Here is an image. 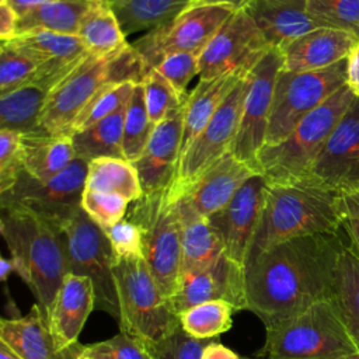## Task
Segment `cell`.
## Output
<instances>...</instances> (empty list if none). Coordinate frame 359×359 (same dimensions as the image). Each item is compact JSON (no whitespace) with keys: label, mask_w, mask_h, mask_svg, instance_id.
I'll return each instance as SVG.
<instances>
[{"label":"cell","mask_w":359,"mask_h":359,"mask_svg":"<svg viewBox=\"0 0 359 359\" xmlns=\"http://www.w3.org/2000/svg\"><path fill=\"white\" fill-rule=\"evenodd\" d=\"M338 233L289 238L250 258L245 264V310L269 328L331 299L344 244Z\"/></svg>","instance_id":"obj_1"},{"label":"cell","mask_w":359,"mask_h":359,"mask_svg":"<svg viewBox=\"0 0 359 359\" xmlns=\"http://www.w3.org/2000/svg\"><path fill=\"white\" fill-rule=\"evenodd\" d=\"M344 222L342 195L318 182L303 178L266 184L262 213L247 261L289 238L337 233L342 230Z\"/></svg>","instance_id":"obj_2"},{"label":"cell","mask_w":359,"mask_h":359,"mask_svg":"<svg viewBox=\"0 0 359 359\" xmlns=\"http://www.w3.org/2000/svg\"><path fill=\"white\" fill-rule=\"evenodd\" d=\"M0 231L8 248L14 272L48 314L69 273L63 229L22 209L1 208Z\"/></svg>","instance_id":"obj_3"},{"label":"cell","mask_w":359,"mask_h":359,"mask_svg":"<svg viewBox=\"0 0 359 359\" xmlns=\"http://www.w3.org/2000/svg\"><path fill=\"white\" fill-rule=\"evenodd\" d=\"M144 76L132 43L108 57L88 55L50 90L36 130L72 137L76 118L107 83H142Z\"/></svg>","instance_id":"obj_4"},{"label":"cell","mask_w":359,"mask_h":359,"mask_svg":"<svg viewBox=\"0 0 359 359\" xmlns=\"http://www.w3.org/2000/svg\"><path fill=\"white\" fill-rule=\"evenodd\" d=\"M348 84L304 116L280 142L265 144L257 156L255 172L266 184H283L307 177L330 133L355 100Z\"/></svg>","instance_id":"obj_5"},{"label":"cell","mask_w":359,"mask_h":359,"mask_svg":"<svg viewBox=\"0 0 359 359\" xmlns=\"http://www.w3.org/2000/svg\"><path fill=\"white\" fill-rule=\"evenodd\" d=\"M358 352L331 299L265 328L259 359H327Z\"/></svg>","instance_id":"obj_6"},{"label":"cell","mask_w":359,"mask_h":359,"mask_svg":"<svg viewBox=\"0 0 359 359\" xmlns=\"http://www.w3.org/2000/svg\"><path fill=\"white\" fill-rule=\"evenodd\" d=\"M114 279L119 304V331L156 344L175 331L180 317L143 257L116 258Z\"/></svg>","instance_id":"obj_7"},{"label":"cell","mask_w":359,"mask_h":359,"mask_svg":"<svg viewBox=\"0 0 359 359\" xmlns=\"http://www.w3.org/2000/svg\"><path fill=\"white\" fill-rule=\"evenodd\" d=\"M125 217L139 226L143 258L163 293L171 299L181 273L182 224L170 188L143 194L129 203Z\"/></svg>","instance_id":"obj_8"},{"label":"cell","mask_w":359,"mask_h":359,"mask_svg":"<svg viewBox=\"0 0 359 359\" xmlns=\"http://www.w3.org/2000/svg\"><path fill=\"white\" fill-rule=\"evenodd\" d=\"M348 84V59L310 72L280 70L272 100L266 143L285 139L294 126Z\"/></svg>","instance_id":"obj_9"},{"label":"cell","mask_w":359,"mask_h":359,"mask_svg":"<svg viewBox=\"0 0 359 359\" xmlns=\"http://www.w3.org/2000/svg\"><path fill=\"white\" fill-rule=\"evenodd\" d=\"M88 163L76 157L62 172L36 180L24 170L14 185L0 194V208L22 209L59 229L81 209Z\"/></svg>","instance_id":"obj_10"},{"label":"cell","mask_w":359,"mask_h":359,"mask_svg":"<svg viewBox=\"0 0 359 359\" xmlns=\"http://www.w3.org/2000/svg\"><path fill=\"white\" fill-rule=\"evenodd\" d=\"M234 11L224 4H191L172 20L147 31L132 43L142 60L144 74L156 69L168 55L199 56Z\"/></svg>","instance_id":"obj_11"},{"label":"cell","mask_w":359,"mask_h":359,"mask_svg":"<svg viewBox=\"0 0 359 359\" xmlns=\"http://www.w3.org/2000/svg\"><path fill=\"white\" fill-rule=\"evenodd\" d=\"M67 250L69 273L86 276L95 293V310L119 320V304L114 279L116 255L104 231L83 208L63 229Z\"/></svg>","instance_id":"obj_12"},{"label":"cell","mask_w":359,"mask_h":359,"mask_svg":"<svg viewBox=\"0 0 359 359\" xmlns=\"http://www.w3.org/2000/svg\"><path fill=\"white\" fill-rule=\"evenodd\" d=\"M271 48L245 8L236 10L199 55V80L245 77Z\"/></svg>","instance_id":"obj_13"},{"label":"cell","mask_w":359,"mask_h":359,"mask_svg":"<svg viewBox=\"0 0 359 359\" xmlns=\"http://www.w3.org/2000/svg\"><path fill=\"white\" fill-rule=\"evenodd\" d=\"M283 67L282 52L271 48L259 63L247 74V90L241 116L230 153L255 171L257 156L266 143L276 79Z\"/></svg>","instance_id":"obj_14"},{"label":"cell","mask_w":359,"mask_h":359,"mask_svg":"<svg viewBox=\"0 0 359 359\" xmlns=\"http://www.w3.org/2000/svg\"><path fill=\"white\" fill-rule=\"evenodd\" d=\"M245 77L238 80L212 119L180 158L174 182L170 187V195L174 201L206 168L230 151L238 128L247 90Z\"/></svg>","instance_id":"obj_15"},{"label":"cell","mask_w":359,"mask_h":359,"mask_svg":"<svg viewBox=\"0 0 359 359\" xmlns=\"http://www.w3.org/2000/svg\"><path fill=\"white\" fill-rule=\"evenodd\" d=\"M306 178L342 196L359 192V97L330 133Z\"/></svg>","instance_id":"obj_16"},{"label":"cell","mask_w":359,"mask_h":359,"mask_svg":"<svg viewBox=\"0 0 359 359\" xmlns=\"http://www.w3.org/2000/svg\"><path fill=\"white\" fill-rule=\"evenodd\" d=\"M265 188L262 175H251L224 208L208 217L224 254L244 268L262 213Z\"/></svg>","instance_id":"obj_17"},{"label":"cell","mask_w":359,"mask_h":359,"mask_svg":"<svg viewBox=\"0 0 359 359\" xmlns=\"http://www.w3.org/2000/svg\"><path fill=\"white\" fill-rule=\"evenodd\" d=\"M212 300H224L236 311L247 309L245 268L226 254L205 268L181 275L177 290L171 297L178 316L192 306Z\"/></svg>","instance_id":"obj_18"},{"label":"cell","mask_w":359,"mask_h":359,"mask_svg":"<svg viewBox=\"0 0 359 359\" xmlns=\"http://www.w3.org/2000/svg\"><path fill=\"white\" fill-rule=\"evenodd\" d=\"M254 174L257 172L248 164L229 151L206 168L175 201L188 212L208 219L224 208L241 185Z\"/></svg>","instance_id":"obj_19"},{"label":"cell","mask_w":359,"mask_h":359,"mask_svg":"<svg viewBox=\"0 0 359 359\" xmlns=\"http://www.w3.org/2000/svg\"><path fill=\"white\" fill-rule=\"evenodd\" d=\"M8 42L38 65L34 81L50 90L90 55L79 35L32 31L18 34Z\"/></svg>","instance_id":"obj_20"},{"label":"cell","mask_w":359,"mask_h":359,"mask_svg":"<svg viewBox=\"0 0 359 359\" xmlns=\"http://www.w3.org/2000/svg\"><path fill=\"white\" fill-rule=\"evenodd\" d=\"M184 105L154 128L143 154L133 163L143 194L167 189L174 182L181 156Z\"/></svg>","instance_id":"obj_21"},{"label":"cell","mask_w":359,"mask_h":359,"mask_svg":"<svg viewBox=\"0 0 359 359\" xmlns=\"http://www.w3.org/2000/svg\"><path fill=\"white\" fill-rule=\"evenodd\" d=\"M0 342L22 359H80L86 344L59 349L52 335L48 314L35 303L25 316L0 320Z\"/></svg>","instance_id":"obj_22"},{"label":"cell","mask_w":359,"mask_h":359,"mask_svg":"<svg viewBox=\"0 0 359 359\" xmlns=\"http://www.w3.org/2000/svg\"><path fill=\"white\" fill-rule=\"evenodd\" d=\"M95 310V293L86 276L67 273L48 313L49 327L59 349L65 351L79 344V335Z\"/></svg>","instance_id":"obj_23"},{"label":"cell","mask_w":359,"mask_h":359,"mask_svg":"<svg viewBox=\"0 0 359 359\" xmlns=\"http://www.w3.org/2000/svg\"><path fill=\"white\" fill-rule=\"evenodd\" d=\"M359 39L349 32L318 27L285 45L280 52L285 72H310L348 59Z\"/></svg>","instance_id":"obj_24"},{"label":"cell","mask_w":359,"mask_h":359,"mask_svg":"<svg viewBox=\"0 0 359 359\" xmlns=\"http://www.w3.org/2000/svg\"><path fill=\"white\" fill-rule=\"evenodd\" d=\"M272 48L282 49L317 28L307 11V0H251L245 7Z\"/></svg>","instance_id":"obj_25"},{"label":"cell","mask_w":359,"mask_h":359,"mask_svg":"<svg viewBox=\"0 0 359 359\" xmlns=\"http://www.w3.org/2000/svg\"><path fill=\"white\" fill-rule=\"evenodd\" d=\"M243 79L236 74L222 76L212 80H199L195 88L188 93L184 105V123H182V140L181 156L191 146L194 139L203 130L208 122L212 119L220 104L233 90V87Z\"/></svg>","instance_id":"obj_26"},{"label":"cell","mask_w":359,"mask_h":359,"mask_svg":"<svg viewBox=\"0 0 359 359\" xmlns=\"http://www.w3.org/2000/svg\"><path fill=\"white\" fill-rule=\"evenodd\" d=\"M74 158L76 151L70 136L39 130L22 135V168L36 180L57 175Z\"/></svg>","instance_id":"obj_27"},{"label":"cell","mask_w":359,"mask_h":359,"mask_svg":"<svg viewBox=\"0 0 359 359\" xmlns=\"http://www.w3.org/2000/svg\"><path fill=\"white\" fill-rule=\"evenodd\" d=\"M331 300L359 352V252L352 244L339 250Z\"/></svg>","instance_id":"obj_28"},{"label":"cell","mask_w":359,"mask_h":359,"mask_svg":"<svg viewBox=\"0 0 359 359\" xmlns=\"http://www.w3.org/2000/svg\"><path fill=\"white\" fill-rule=\"evenodd\" d=\"M177 209L182 224L181 276L213 264L224 254V250L217 233L206 217L196 216L178 203Z\"/></svg>","instance_id":"obj_29"},{"label":"cell","mask_w":359,"mask_h":359,"mask_svg":"<svg viewBox=\"0 0 359 359\" xmlns=\"http://www.w3.org/2000/svg\"><path fill=\"white\" fill-rule=\"evenodd\" d=\"M93 56L108 57L129 43L121 22L108 0H94L77 32Z\"/></svg>","instance_id":"obj_30"},{"label":"cell","mask_w":359,"mask_h":359,"mask_svg":"<svg viewBox=\"0 0 359 359\" xmlns=\"http://www.w3.org/2000/svg\"><path fill=\"white\" fill-rule=\"evenodd\" d=\"M49 93V87L31 81L0 97V129L21 135L35 132Z\"/></svg>","instance_id":"obj_31"},{"label":"cell","mask_w":359,"mask_h":359,"mask_svg":"<svg viewBox=\"0 0 359 359\" xmlns=\"http://www.w3.org/2000/svg\"><path fill=\"white\" fill-rule=\"evenodd\" d=\"M94 0H49L18 18L17 35L50 31L77 35L79 27Z\"/></svg>","instance_id":"obj_32"},{"label":"cell","mask_w":359,"mask_h":359,"mask_svg":"<svg viewBox=\"0 0 359 359\" xmlns=\"http://www.w3.org/2000/svg\"><path fill=\"white\" fill-rule=\"evenodd\" d=\"M126 105L94 123L93 126L76 132L72 136L76 157L90 163L95 158L115 157L125 158L123 153V122Z\"/></svg>","instance_id":"obj_33"},{"label":"cell","mask_w":359,"mask_h":359,"mask_svg":"<svg viewBox=\"0 0 359 359\" xmlns=\"http://www.w3.org/2000/svg\"><path fill=\"white\" fill-rule=\"evenodd\" d=\"M125 35L150 31L187 10L194 0H109Z\"/></svg>","instance_id":"obj_34"},{"label":"cell","mask_w":359,"mask_h":359,"mask_svg":"<svg viewBox=\"0 0 359 359\" xmlns=\"http://www.w3.org/2000/svg\"><path fill=\"white\" fill-rule=\"evenodd\" d=\"M86 189L118 194L133 202L143 195L139 174L126 158L102 157L88 163Z\"/></svg>","instance_id":"obj_35"},{"label":"cell","mask_w":359,"mask_h":359,"mask_svg":"<svg viewBox=\"0 0 359 359\" xmlns=\"http://www.w3.org/2000/svg\"><path fill=\"white\" fill-rule=\"evenodd\" d=\"M236 309L224 300L199 303L182 311L180 317L181 328L196 339H215L229 331L233 325Z\"/></svg>","instance_id":"obj_36"},{"label":"cell","mask_w":359,"mask_h":359,"mask_svg":"<svg viewBox=\"0 0 359 359\" xmlns=\"http://www.w3.org/2000/svg\"><path fill=\"white\" fill-rule=\"evenodd\" d=\"M154 128L149 118L143 83H137L125 109L123 153L128 161L135 163L143 154Z\"/></svg>","instance_id":"obj_37"},{"label":"cell","mask_w":359,"mask_h":359,"mask_svg":"<svg viewBox=\"0 0 359 359\" xmlns=\"http://www.w3.org/2000/svg\"><path fill=\"white\" fill-rule=\"evenodd\" d=\"M137 83L133 81H123V83H107L86 105V108L79 114L76 118L72 136L76 132H81L94 123L105 119L107 116L112 115L122 107H125L133 93V88Z\"/></svg>","instance_id":"obj_38"},{"label":"cell","mask_w":359,"mask_h":359,"mask_svg":"<svg viewBox=\"0 0 359 359\" xmlns=\"http://www.w3.org/2000/svg\"><path fill=\"white\" fill-rule=\"evenodd\" d=\"M307 11L317 28L341 29L359 39V0H307Z\"/></svg>","instance_id":"obj_39"},{"label":"cell","mask_w":359,"mask_h":359,"mask_svg":"<svg viewBox=\"0 0 359 359\" xmlns=\"http://www.w3.org/2000/svg\"><path fill=\"white\" fill-rule=\"evenodd\" d=\"M38 65L8 41L0 46V97L34 81Z\"/></svg>","instance_id":"obj_40"},{"label":"cell","mask_w":359,"mask_h":359,"mask_svg":"<svg viewBox=\"0 0 359 359\" xmlns=\"http://www.w3.org/2000/svg\"><path fill=\"white\" fill-rule=\"evenodd\" d=\"M142 83L144 87V101L149 118L154 126L161 123L171 112L185 102L187 97H180L168 80L156 69L150 70Z\"/></svg>","instance_id":"obj_41"},{"label":"cell","mask_w":359,"mask_h":359,"mask_svg":"<svg viewBox=\"0 0 359 359\" xmlns=\"http://www.w3.org/2000/svg\"><path fill=\"white\" fill-rule=\"evenodd\" d=\"M83 355L97 359H157L150 342L121 331L108 339L86 344Z\"/></svg>","instance_id":"obj_42"},{"label":"cell","mask_w":359,"mask_h":359,"mask_svg":"<svg viewBox=\"0 0 359 359\" xmlns=\"http://www.w3.org/2000/svg\"><path fill=\"white\" fill-rule=\"evenodd\" d=\"M129 201L118 194L84 189L81 198L83 210L102 229L125 219Z\"/></svg>","instance_id":"obj_43"},{"label":"cell","mask_w":359,"mask_h":359,"mask_svg":"<svg viewBox=\"0 0 359 359\" xmlns=\"http://www.w3.org/2000/svg\"><path fill=\"white\" fill-rule=\"evenodd\" d=\"M22 170V135L0 129V194L14 185Z\"/></svg>","instance_id":"obj_44"},{"label":"cell","mask_w":359,"mask_h":359,"mask_svg":"<svg viewBox=\"0 0 359 359\" xmlns=\"http://www.w3.org/2000/svg\"><path fill=\"white\" fill-rule=\"evenodd\" d=\"M174 87L180 97L188 95V83L199 73V56L194 53H172L165 56L156 67Z\"/></svg>","instance_id":"obj_45"},{"label":"cell","mask_w":359,"mask_h":359,"mask_svg":"<svg viewBox=\"0 0 359 359\" xmlns=\"http://www.w3.org/2000/svg\"><path fill=\"white\" fill-rule=\"evenodd\" d=\"M212 339H196L181 325L161 341L151 344L157 359H201L203 348Z\"/></svg>","instance_id":"obj_46"},{"label":"cell","mask_w":359,"mask_h":359,"mask_svg":"<svg viewBox=\"0 0 359 359\" xmlns=\"http://www.w3.org/2000/svg\"><path fill=\"white\" fill-rule=\"evenodd\" d=\"M116 258L143 257V237L139 226L129 219L104 229Z\"/></svg>","instance_id":"obj_47"},{"label":"cell","mask_w":359,"mask_h":359,"mask_svg":"<svg viewBox=\"0 0 359 359\" xmlns=\"http://www.w3.org/2000/svg\"><path fill=\"white\" fill-rule=\"evenodd\" d=\"M18 15L6 0H0V39L10 41L17 35Z\"/></svg>","instance_id":"obj_48"},{"label":"cell","mask_w":359,"mask_h":359,"mask_svg":"<svg viewBox=\"0 0 359 359\" xmlns=\"http://www.w3.org/2000/svg\"><path fill=\"white\" fill-rule=\"evenodd\" d=\"M201 359H243L230 348L224 346L223 344L212 339L202 351Z\"/></svg>","instance_id":"obj_49"},{"label":"cell","mask_w":359,"mask_h":359,"mask_svg":"<svg viewBox=\"0 0 359 359\" xmlns=\"http://www.w3.org/2000/svg\"><path fill=\"white\" fill-rule=\"evenodd\" d=\"M348 86L359 97V42L348 57Z\"/></svg>","instance_id":"obj_50"},{"label":"cell","mask_w":359,"mask_h":359,"mask_svg":"<svg viewBox=\"0 0 359 359\" xmlns=\"http://www.w3.org/2000/svg\"><path fill=\"white\" fill-rule=\"evenodd\" d=\"M342 229L349 237L351 244L359 252V216H346Z\"/></svg>","instance_id":"obj_51"},{"label":"cell","mask_w":359,"mask_h":359,"mask_svg":"<svg viewBox=\"0 0 359 359\" xmlns=\"http://www.w3.org/2000/svg\"><path fill=\"white\" fill-rule=\"evenodd\" d=\"M6 1L15 11L18 18H21L22 15H25L31 10L39 7L41 4H43V3H46L49 0H6Z\"/></svg>","instance_id":"obj_52"},{"label":"cell","mask_w":359,"mask_h":359,"mask_svg":"<svg viewBox=\"0 0 359 359\" xmlns=\"http://www.w3.org/2000/svg\"><path fill=\"white\" fill-rule=\"evenodd\" d=\"M342 206L346 216H359V192L344 195L342 196Z\"/></svg>","instance_id":"obj_53"},{"label":"cell","mask_w":359,"mask_h":359,"mask_svg":"<svg viewBox=\"0 0 359 359\" xmlns=\"http://www.w3.org/2000/svg\"><path fill=\"white\" fill-rule=\"evenodd\" d=\"M251 0H194L192 4H224L234 10L244 8Z\"/></svg>","instance_id":"obj_54"},{"label":"cell","mask_w":359,"mask_h":359,"mask_svg":"<svg viewBox=\"0 0 359 359\" xmlns=\"http://www.w3.org/2000/svg\"><path fill=\"white\" fill-rule=\"evenodd\" d=\"M14 272V265H13V261L11 259H7L4 257L0 258V278H1V282H6L7 280V276Z\"/></svg>","instance_id":"obj_55"},{"label":"cell","mask_w":359,"mask_h":359,"mask_svg":"<svg viewBox=\"0 0 359 359\" xmlns=\"http://www.w3.org/2000/svg\"><path fill=\"white\" fill-rule=\"evenodd\" d=\"M0 359H22L18 353H15L11 348H8L6 344L0 342Z\"/></svg>","instance_id":"obj_56"},{"label":"cell","mask_w":359,"mask_h":359,"mask_svg":"<svg viewBox=\"0 0 359 359\" xmlns=\"http://www.w3.org/2000/svg\"><path fill=\"white\" fill-rule=\"evenodd\" d=\"M243 359H259V358H254V356H241ZM327 359H359V352H353V353H348V355H339V356H334V358H327Z\"/></svg>","instance_id":"obj_57"},{"label":"cell","mask_w":359,"mask_h":359,"mask_svg":"<svg viewBox=\"0 0 359 359\" xmlns=\"http://www.w3.org/2000/svg\"><path fill=\"white\" fill-rule=\"evenodd\" d=\"M80 359H97V358H93V356H84V355H81V358Z\"/></svg>","instance_id":"obj_58"},{"label":"cell","mask_w":359,"mask_h":359,"mask_svg":"<svg viewBox=\"0 0 359 359\" xmlns=\"http://www.w3.org/2000/svg\"><path fill=\"white\" fill-rule=\"evenodd\" d=\"M108 1H109V0H108Z\"/></svg>","instance_id":"obj_59"}]
</instances>
